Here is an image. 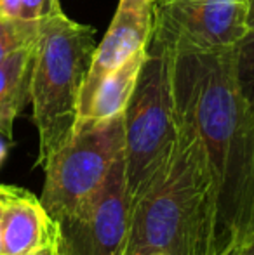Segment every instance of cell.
<instances>
[{"label":"cell","mask_w":254,"mask_h":255,"mask_svg":"<svg viewBox=\"0 0 254 255\" xmlns=\"http://www.w3.org/2000/svg\"><path fill=\"white\" fill-rule=\"evenodd\" d=\"M126 177L132 203L169 165L176 144V118L166 51L152 30L138 82L124 110Z\"/></svg>","instance_id":"cell-4"},{"label":"cell","mask_w":254,"mask_h":255,"mask_svg":"<svg viewBox=\"0 0 254 255\" xmlns=\"http://www.w3.org/2000/svg\"><path fill=\"white\" fill-rule=\"evenodd\" d=\"M94 33V28L70 19L63 9L45 12L40 19L30 80L38 167L73 132L78 98L96 51Z\"/></svg>","instance_id":"cell-3"},{"label":"cell","mask_w":254,"mask_h":255,"mask_svg":"<svg viewBox=\"0 0 254 255\" xmlns=\"http://www.w3.org/2000/svg\"><path fill=\"white\" fill-rule=\"evenodd\" d=\"M157 0H120L119 5L122 7H139V5H155Z\"/></svg>","instance_id":"cell-17"},{"label":"cell","mask_w":254,"mask_h":255,"mask_svg":"<svg viewBox=\"0 0 254 255\" xmlns=\"http://www.w3.org/2000/svg\"><path fill=\"white\" fill-rule=\"evenodd\" d=\"M153 14L200 47H234L248 31L246 0H176L155 5Z\"/></svg>","instance_id":"cell-7"},{"label":"cell","mask_w":254,"mask_h":255,"mask_svg":"<svg viewBox=\"0 0 254 255\" xmlns=\"http://www.w3.org/2000/svg\"><path fill=\"white\" fill-rule=\"evenodd\" d=\"M56 236V224L44 203L26 189L5 184L0 255H37Z\"/></svg>","instance_id":"cell-9"},{"label":"cell","mask_w":254,"mask_h":255,"mask_svg":"<svg viewBox=\"0 0 254 255\" xmlns=\"http://www.w3.org/2000/svg\"><path fill=\"white\" fill-rule=\"evenodd\" d=\"M174 101V99H173ZM176 144L169 165L132 203L122 255H211L214 186L202 141L174 101Z\"/></svg>","instance_id":"cell-2"},{"label":"cell","mask_w":254,"mask_h":255,"mask_svg":"<svg viewBox=\"0 0 254 255\" xmlns=\"http://www.w3.org/2000/svg\"><path fill=\"white\" fill-rule=\"evenodd\" d=\"M146 49V47H145ZM145 49L138 51L131 56L122 66L108 75L99 84L96 94L92 96L85 113L80 118H94V120H105L117 115L124 113L129 98L132 96L138 82V75L141 64L145 61Z\"/></svg>","instance_id":"cell-11"},{"label":"cell","mask_w":254,"mask_h":255,"mask_svg":"<svg viewBox=\"0 0 254 255\" xmlns=\"http://www.w3.org/2000/svg\"><path fill=\"white\" fill-rule=\"evenodd\" d=\"M3 203H5V184H0V252H2V219H3Z\"/></svg>","instance_id":"cell-18"},{"label":"cell","mask_w":254,"mask_h":255,"mask_svg":"<svg viewBox=\"0 0 254 255\" xmlns=\"http://www.w3.org/2000/svg\"><path fill=\"white\" fill-rule=\"evenodd\" d=\"M155 5L117 7L101 44L96 47L78 98V118L85 113L99 84L138 51L146 47L153 24Z\"/></svg>","instance_id":"cell-8"},{"label":"cell","mask_w":254,"mask_h":255,"mask_svg":"<svg viewBox=\"0 0 254 255\" xmlns=\"http://www.w3.org/2000/svg\"><path fill=\"white\" fill-rule=\"evenodd\" d=\"M21 0H0V16L19 17Z\"/></svg>","instance_id":"cell-15"},{"label":"cell","mask_w":254,"mask_h":255,"mask_svg":"<svg viewBox=\"0 0 254 255\" xmlns=\"http://www.w3.org/2000/svg\"><path fill=\"white\" fill-rule=\"evenodd\" d=\"M40 35V19L0 16V61L19 49L35 45Z\"/></svg>","instance_id":"cell-12"},{"label":"cell","mask_w":254,"mask_h":255,"mask_svg":"<svg viewBox=\"0 0 254 255\" xmlns=\"http://www.w3.org/2000/svg\"><path fill=\"white\" fill-rule=\"evenodd\" d=\"M235 77L244 98L254 108V28L235 44Z\"/></svg>","instance_id":"cell-13"},{"label":"cell","mask_w":254,"mask_h":255,"mask_svg":"<svg viewBox=\"0 0 254 255\" xmlns=\"http://www.w3.org/2000/svg\"><path fill=\"white\" fill-rule=\"evenodd\" d=\"M124 149V113L105 120L78 118L70 137L42 165L45 181L40 202L52 221L87 202Z\"/></svg>","instance_id":"cell-5"},{"label":"cell","mask_w":254,"mask_h":255,"mask_svg":"<svg viewBox=\"0 0 254 255\" xmlns=\"http://www.w3.org/2000/svg\"><path fill=\"white\" fill-rule=\"evenodd\" d=\"M61 5H59V0H47V10L45 12H54V10H59Z\"/></svg>","instance_id":"cell-22"},{"label":"cell","mask_w":254,"mask_h":255,"mask_svg":"<svg viewBox=\"0 0 254 255\" xmlns=\"http://www.w3.org/2000/svg\"><path fill=\"white\" fill-rule=\"evenodd\" d=\"M58 255H59V254H58Z\"/></svg>","instance_id":"cell-25"},{"label":"cell","mask_w":254,"mask_h":255,"mask_svg":"<svg viewBox=\"0 0 254 255\" xmlns=\"http://www.w3.org/2000/svg\"><path fill=\"white\" fill-rule=\"evenodd\" d=\"M166 51L173 99L202 141L214 186L211 255L254 238V108L235 77L234 47H200L153 14Z\"/></svg>","instance_id":"cell-1"},{"label":"cell","mask_w":254,"mask_h":255,"mask_svg":"<svg viewBox=\"0 0 254 255\" xmlns=\"http://www.w3.org/2000/svg\"><path fill=\"white\" fill-rule=\"evenodd\" d=\"M171 2H176V0H157L155 5H164V3H171Z\"/></svg>","instance_id":"cell-23"},{"label":"cell","mask_w":254,"mask_h":255,"mask_svg":"<svg viewBox=\"0 0 254 255\" xmlns=\"http://www.w3.org/2000/svg\"><path fill=\"white\" fill-rule=\"evenodd\" d=\"M146 255H169V254H167V252H150Z\"/></svg>","instance_id":"cell-24"},{"label":"cell","mask_w":254,"mask_h":255,"mask_svg":"<svg viewBox=\"0 0 254 255\" xmlns=\"http://www.w3.org/2000/svg\"><path fill=\"white\" fill-rule=\"evenodd\" d=\"M225 255H254V238L241 243V245H235L234 249L228 250Z\"/></svg>","instance_id":"cell-16"},{"label":"cell","mask_w":254,"mask_h":255,"mask_svg":"<svg viewBox=\"0 0 254 255\" xmlns=\"http://www.w3.org/2000/svg\"><path fill=\"white\" fill-rule=\"evenodd\" d=\"M5 139L7 137H3V135L0 134V165L3 163V160L7 158V151H9V144H7Z\"/></svg>","instance_id":"cell-20"},{"label":"cell","mask_w":254,"mask_h":255,"mask_svg":"<svg viewBox=\"0 0 254 255\" xmlns=\"http://www.w3.org/2000/svg\"><path fill=\"white\" fill-rule=\"evenodd\" d=\"M248 2V14H246V24L248 30L254 28V0H246Z\"/></svg>","instance_id":"cell-19"},{"label":"cell","mask_w":254,"mask_h":255,"mask_svg":"<svg viewBox=\"0 0 254 255\" xmlns=\"http://www.w3.org/2000/svg\"><path fill=\"white\" fill-rule=\"evenodd\" d=\"M37 255H58V250H56V242L52 243V245H49V247H45L44 250H40Z\"/></svg>","instance_id":"cell-21"},{"label":"cell","mask_w":254,"mask_h":255,"mask_svg":"<svg viewBox=\"0 0 254 255\" xmlns=\"http://www.w3.org/2000/svg\"><path fill=\"white\" fill-rule=\"evenodd\" d=\"M131 214L124 149L101 188L75 212L54 222L56 250L59 255H122Z\"/></svg>","instance_id":"cell-6"},{"label":"cell","mask_w":254,"mask_h":255,"mask_svg":"<svg viewBox=\"0 0 254 255\" xmlns=\"http://www.w3.org/2000/svg\"><path fill=\"white\" fill-rule=\"evenodd\" d=\"M47 10V0H21L19 17L37 21L42 19Z\"/></svg>","instance_id":"cell-14"},{"label":"cell","mask_w":254,"mask_h":255,"mask_svg":"<svg viewBox=\"0 0 254 255\" xmlns=\"http://www.w3.org/2000/svg\"><path fill=\"white\" fill-rule=\"evenodd\" d=\"M35 45L19 49L0 61V134L10 141L12 125L30 101Z\"/></svg>","instance_id":"cell-10"}]
</instances>
